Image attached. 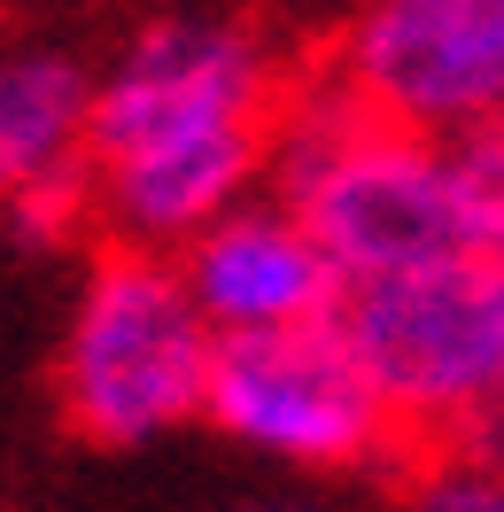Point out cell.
Returning <instances> with one entry per match:
<instances>
[{"instance_id":"1","label":"cell","mask_w":504,"mask_h":512,"mask_svg":"<svg viewBox=\"0 0 504 512\" xmlns=\"http://www.w3.org/2000/svg\"><path fill=\"white\" fill-rule=\"evenodd\" d=\"M280 47L241 16H148L94 70L86 218L101 241L187 249L210 218L272 179V125L287 101Z\"/></svg>"},{"instance_id":"2","label":"cell","mask_w":504,"mask_h":512,"mask_svg":"<svg viewBox=\"0 0 504 512\" xmlns=\"http://www.w3.org/2000/svg\"><path fill=\"white\" fill-rule=\"evenodd\" d=\"M264 187L311 218L342 288H357L504 241V132L442 140L388 125L334 70H318L280 101Z\"/></svg>"},{"instance_id":"3","label":"cell","mask_w":504,"mask_h":512,"mask_svg":"<svg viewBox=\"0 0 504 512\" xmlns=\"http://www.w3.org/2000/svg\"><path fill=\"white\" fill-rule=\"evenodd\" d=\"M218 326L179 280V256L101 241L55 350V412L94 450H148L210 404Z\"/></svg>"},{"instance_id":"4","label":"cell","mask_w":504,"mask_h":512,"mask_svg":"<svg viewBox=\"0 0 504 512\" xmlns=\"http://www.w3.org/2000/svg\"><path fill=\"white\" fill-rule=\"evenodd\" d=\"M342 326L411 443L504 419V241L342 288Z\"/></svg>"},{"instance_id":"5","label":"cell","mask_w":504,"mask_h":512,"mask_svg":"<svg viewBox=\"0 0 504 512\" xmlns=\"http://www.w3.org/2000/svg\"><path fill=\"white\" fill-rule=\"evenodd\" d=\"M202 419L249 458L295 474H396L411 450L396 404L380 396L373 365L357 357L342 311L272 334H218L210 404Z\"/></svg>"},{"instance_id":"6","label":"cell","mask_w":504,"mask_h":512,"mask_svg":"<svg viewBox=\"0 0 504 512\" xmlns=\"http://www.w3.org/2000/svg\"><path fill=\"white\" fill-rule=\"evenodd\" d=\"M326 70L411 132H504V0H357Z\"/></svg>"},{"instance_id":"7","label":"cell","mask_w":504,"mask_h":512,"mask_svg":"<svg viewBox=\"0 0 504 512\" xmlns=\"http://www.w3.org/2000/svg\"><path fill=\"white\" fill-rule=\"evenodd\" d=\"M179 256V280L202 303V319L218 334H272V326L334 319L342 311V272L311 218L287 194L256 187L249 202H233L225 218H210Z\"/></svg>"},{"instance_id":"8","label":"cell","mask_w":504,"mask_h":512,"mask_svg":"<svg viewBox=\"0 0 504 512\" xmlns=\"http://www.w3.org/2000/svg\"><path fill=\"white\" fill-rule=\"evenodd\" d=\"M94 63L70 47H0V218L63 233L86 218Z\"/></svg>"},{"instance_id":"9","label":"cell","mask_w":504,"mask_h":512,"mask_svg":"<svg viewBox=\"0 0 504 512\" xmlns=\"http://www.w3.org/2000/svg\"><path fill=\"white\" fill-rule=\"evenodd\" d=\"M388 512H504V419L411 443L396 458Z\"/></svg>"},{"instance_id":"10","label":"cell","mask_w":504,"mask_h":512,"mask_svg":"<svg viewBox=\"0 0 504 512\" xmlns=\"http://www.w3.org/2000/svg\"><path fill=\"white\" fill-rule=\"evenodd\" d=\"M241 512H326V505H241Z\"/></svg>"},{"instance_id":"11","label":"cell","mask_w":504,"mask_h":512,"mask_svg":"<svg viewBox=\"0 0 504 512\" xmlns=\"http://www.w3.org/2000/svg\"><path fill=\"white\" fill-rule=\"evenodd\" d=\"M349 8H357V0H349Z\"/></svg>"}]
</instances>
